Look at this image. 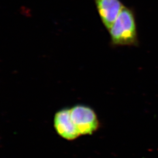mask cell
<instances>
[{
    "mask_svg": "<svg viewBox=\"0 0 158 158\" xmlns=\"http://www.w3.org/2000/svg\"><path fill=\"white\" fill-rule=\"evenodd\" d=\"M113 46H136L138 36L135 15L132 9L125 6L108 30Z\"/></svg>",
    "mask_w": 158,
    "mask_h": 158,
    "instance_id": "6da1fadb",
    "label": "cell"
},
{
    "mask_svg": "<svg viewBox=\"0 0 158 158\" xmlns=\"http://www.w3.org/2000/svg\"><path fill=\"white\" fill-rule=\"evenodd\" d=\"M71 118L80 135H91L100 127L95 111L85 105H76L70 108Z\"/></svg>",
    "mask_w": 158,
    "mask_h": 158,
    "instance_id": "7a4b0ae2",
    "label": "cell"
},
{
    "mask_svg": "<svg viewBox=\"0 0 158 158\" xmlns=\"http://www.w3.org/2000/svg\"><path fill=\"white\" fill-rule=\"evenodd\" d=\"M94 2L102 23L108 31L124 6L120 0H94Z\"/></svg>",
    "mask_w": 158,
    "mask_h": 158,
    "instance_id": "3957f363",
    "label": "cell"
},
{
    "mask_svg": "<svg viewBox=\"0 0 158 158\" xmlns=\"http://www.w3.org/2000/svg\"><path fill=\"white\" fill-rule=\"evenodd\" d=\"M54 125L57 134L68 141H73L81 136L71 118L70 108H63L57 112Z\"/></svg>",
    "mask_w": 158,
    "mask_h": 158,
    "instance_id": "277c9868",
    "label": "cell"
}]
</instances>
